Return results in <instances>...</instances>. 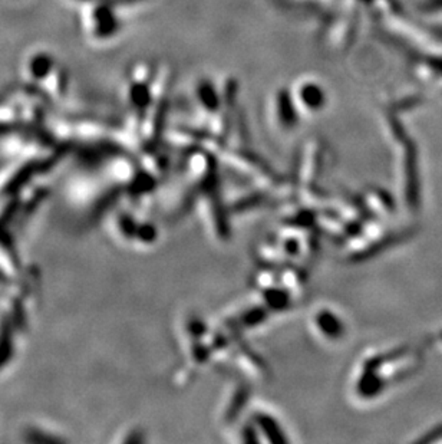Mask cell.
<instances>
[{"instance_id": "obj_1", "label": "cell", "mask_w": 442, "mask_h": 444, "mask_svg": "<svg viewBox=\"0 0 442 444\" xmlns=\"http://www.w3.org/2000/svg\"><path fill=\"white\" fill-rule=\"evenodd\" d=\"M368 363L372 371L364 373L358 387L365 388L369 397H378L392 385L412 377L422 364V353L416 347L405 345L369 358Z\"/></svg>"}, {"instance_id": "obj_2", "label": "cell", "mask_w": 442, "mask_h": 444, "mask_svg": "<svg viewBox=\"0 0 442 444\" xmlns=\"http://www.w3.org/2000/svg\"><path fill=\"white\" fill-rule=\"evenodd\" d=\"M294 98L309 113H316L326 104V92L323 86L313 79L300 81L296 86Z\"/></svg>"}, {"instance_id": "obj_3", "label": "cell", "mask_w": 442, "mask_h": 444, "mask_svg": "<svg viewBox=\"0 0 442 444\" xmlns=\"http://www.w3.org/2000/svg\"><path fill=\"white\" fill-rule=\"evenodd\" d=\"M197 98L202 104V106H205L208 109H217L220 105L218 92H217L214 84L211 81H207V79L201 81L197 85Z\"/></svg>"}, {"instance_id": "obj_4", "label": "cell", "mask_w": 442, "mask_h": 444, "mask_svg": "<svg viewBox=\"0 0 442 444\" xmlns=\"http://www.w3.org/2000/svg\"><path fill=\"white\" fill-rule=\"evenodd\" d=\"M12 354V329L5 323L0 329V368H2Z\"/></svg>"}, {"instance_id": "obj_5", "label": "cell", "mask_w": 442, "mask_h": 444, "mask_svg": "<svg viewBox=\"0 0 442 444\" xmlns=\"http://www.w3.org/2000/svg\"><path fill=\"white\" fill-rule=\"evenodd\" d=\"M441 440H442V424H438L435 427L428 428L425 433H421V435L415 437L413 443H432Z\"/></svg>"}, {"instance_id": "obj_6", "label": "cell", "mask_w": 442, "mask_h": 444, "mask_svg": "<svg viewBox=\"0 0 442 444\" xmlns=\"http://www.w3.org/2000/svg\"><path fill=\"white\" fill-rule=\"evenodd\" d=\"M31 168H32V167H26L24 171H21V173L18 174V177L14 178V180L8 184L6 191H8V193H15L16 190H19V188L29 180V177H31V174H32V170H31Z\"/></svg>"}, {"instance_id": "obj_7", "label": "cell", "mask_w": 442, "mask_h": 444, "mask_svg": "<svg viewBox=\"0 0 442 444\" xmlns=\"http://www.w3.org/2000/svg\"><path fill=\"white\" fill-rule=\"evenodd\" d=\"M433 343L442 350V328L436 331V334H435V337H433Z\"/></svg>"}]
</instances>
